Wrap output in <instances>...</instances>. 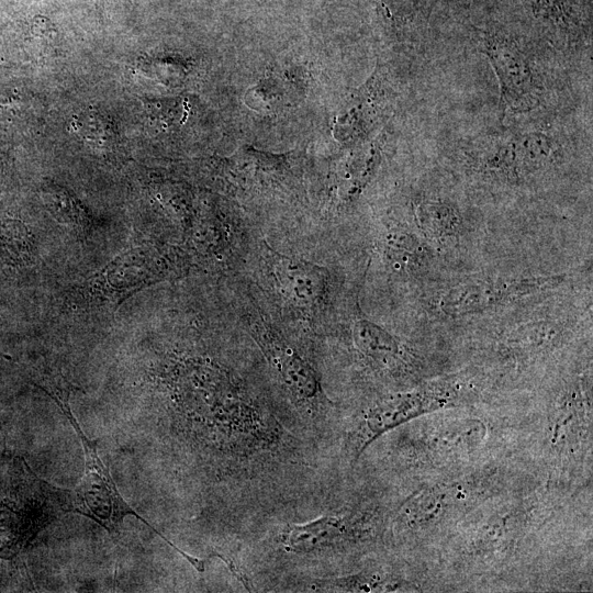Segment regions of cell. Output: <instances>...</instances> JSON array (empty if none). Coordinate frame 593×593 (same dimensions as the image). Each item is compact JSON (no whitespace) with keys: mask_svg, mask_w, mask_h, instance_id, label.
Returning <instances> with one entry per match:
<instances>
[{"mask_svg":"<svg viewBox=\"0 0 593 593\" xmlns=\"http://www.w3.org/2000/svg\"><path fill=\"white\" fill-rule=\"evenodd\" d=\"M275 261V273L281 287L293 299L311 303L325 292L324 273L310 262L278 256Z\"/></svg>","mask_w":593,"mask_h":593,"instance_id":"obj_10","label":"cell"},{"mask_svg":"<svg viewBox=\"0 0 593 593\" xmlns=\"http://www.w3.org/2000/svg\"><path fill=\"white\" fill-rule=\"evenodd\" d=\"M392 89L385 74L377 68L367 81L350 94L333 123L342 142H366L390 108Z\"/></svg>","mask_w":593,"mask_h":593,"instance_id":"obj_7","label":"cell"},{"mask_svg":"<svg viewBox=\"0 0 593 593\" xmlns=\"http://www.w3.org/2000/svg\"><path fill=\"white\" fill-rule=\"evenodd\" d=\"M557 276L482 279L449 287L433 300V309L446 317L479 314L553 288Z\"/></svg>","mask_w":593,"mask_h":593,"instance_id":"obj_6","label":"cell"},{"mask_svg":"<svg viewBox=\"0 0 593 593\" xmlns=\"http://www.w3.org/2000/svg\"><path fill=\"white\" fill-rule=\"evenodd\" d=\"M383 530L380 510L332 503L310 519L271 523L249 540L255 539L257 569L265 566L272 579L292 583L325 574L337 560L376 542Z\"/></svg>","mask_w":593,"mask_h":593,"instance_id":"obj_1","label":"cell"},{"mask_svg":"<svg viewBox=\"0 0 593 593\" xmlns=\"http://www.w3.org/2000/svg\"><path fill=\"white\" fill-rule=\"evenodd\" d=\"M459 398V382L447 379L377 400L362 412L348 435L347 451L350 458L357 460L385 433L423 414L456 404Z\"/></svg>","mask_w":593,"mask_h":593,"instance_id":"obj_5","label":"cell"},{"mask_svg":"<svg viewBox=\"0 0 593 593\" xmlns=\"http://www.w3.org/2000/svg\"><path fill=\"white\" fill-rule=\"evenodd\" d=\"M381 141L378 137L360 145L347 159L342 171V192L347 201L356 199L376 174L381 159Z\"/></svg>","mask_w":593,"mask_h":593,"instance_id":"obj_12","label":"cell"},{"mask_svg":"<svg viewBox=\"0 0 593 593\" xmlns=\"http://www.w3.org/2000/svg\"><path fill=\"white\" fill-rule=\"evenodd\" d=\"M421 231L432 239L447 240L462 230L463 216L459 206L441 198H424L414 209Z\"/></svg>","mask_w":593,"mask_h":593,"instance_id":"obj_11","label":"cell"},{"mask_svg":"<svg viewBox=\"0 0 593 593\" xmlns=\"http://www.w3.org/2000/svg\"><path fill=\"white\" fill-rule=\"evenodd\" d=\"M356 348L381 369H395L403 362L404 348L399 339L380 325L359 318L353 326Z\"/></svg>","mask_w":593,"mask_h":593,"instance_id":"obj_9","label":"cell"},{"mask_svg":"<svg viewBox=\"0 0 593 593\" xmlns=\"http://www.w3.org/2000/svg\"><path fill=\"white\" fill-rule=\"evenodd\" d=\"M38 385L53 399L68 419L79 438L85 455L83 473L75 488L60 489L46 483L48 493L59 511L63 513H76L93 521L113 538L120 534L124 518L133 515L180 553L193 568H201L202 558L191 556L180 549L141 516L121 495L109 467L99 456V440L91 439L85 434L72 413L69 403L72 385L64 380L61 376L58 378L48 377Z\"/></svg>","mask_w":593,"mask_h":593,"instance_id":"obj_2","label":"cell"},{"mask_svg":"<svg viewBox=\"0 0 593 593\" xmlns=\"http://www.w3.org/2000/svg\"><path fill=\"white\" fill-rule=\"evenodd\" d=\"M542 25L556 48L574 52L588 40V23L579 0H521Z\"/></svg>","mask_w":593,"mask_h":593,"instance_id":"obj_8","label":"cell"},{"mask_svg":"<svg viewBox=\"0 0 593 593\" xmlns=\"http://www.w3.org/2000/svg\"><path fill=\"white\" fill-rule=\"evenodd\" d=\"M432 2L433 0H382L387 16L400 25L427 16Z\"/></svg>","mask_w":593,"mask_h":593,"instance_id":"obj_13","label":"cell"},{"mask_svg":"<svg viewBox=\"0 0 593 593\" xmlns=\"http://www.w3.org/2000/svg\"><path fill=\"white\" fill-rule=\"evenodd\" d=\"M480 48L497 78L504 116L513 121L545 110L552 97V78L532 44L516 35L489 30L481 34Z\"/></svg>","mask_w":593,"mask_h":593,"instance_id":"obj_3","label":"cell"},{"mask_svg":"<svg viewBox=\"0 0 593 593\" xmlns=\"http://www.w3.org/2000/svg\"><path fill=\"white\" fill-rule=\"evenodd\" d=\"M465 154L471 169L483 178L518 183L552 167L562 154V143L549 127L516 125L478 137Z\"/></svg>","mask_w":593,"mask_h":593,"instance_id":"obj_4","label":"cell"}]
</instances>
